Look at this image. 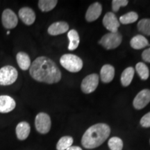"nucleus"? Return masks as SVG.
<instances>
[{"label":"nucleus","mask_w":150,"mask_h":150,"mask_svg":"<svg viewBox=\"0 0 150 150\" xmlns=\"http://www.w3.org/2000/svg\"><path fill=\"white\" fill-rule=\"evenodd\" d=\"M29 73L33 79L48 84L58 83L61 79V70L52 59L46 56L38 57L31 63Z\"/></svg>","instance_id":"1"},{"label":"nucleus","mask_w":150,"mask_h":150,"mask_svg":"<svg viewBox=\"0 0 150 150\" xmlns=\"http://www.w3.org/2000/svg\"><path fill=\"white\" fill-rule=\"evenodd\" d=\"M110 134V128L104 123H98L89 127L84 133L81 144L86 149H95L102 145Z\"/></svg>","instance_id":"2"},{"label":"nucleus","mask_w":150,"mask_h":150,"mask_svg":"<svg viewBox=\"0 0 150 150\" xmlns=\"http://www.w3.org/2000/svg\"><path fill=\"white\" fill-rule=\"evenodd\" d=\"M61 65L71 72H78L83 67V61L79 57L74 54H64L60 59Z\"/></svg>","instance_id":"3"},{"label":"nucleus","mask_w":150,"mask_h":150,"mask_svg":"<svg viewBox=\"0 0 150 150\" xmlns=\"http://www.w3.org/2000/svg\"><path fill=\"white\" fill-rule=\"evenodd\" d=\"M18 76V71L11 65H6L0 69V85L9 86L16 82Z\"/></svg>","instance_id":"4"},{"label":"nucleus","mask_w":150,"mask_h":150,"mask_svg":"<svg viewBox=\"0 0 150 150\" xmlns=\"http://www.w3.org/2000/svg\"><path fill=\"white\" fill-rule=\"evenodd\" d=\"M122 36L119 32L108 33L102 38L99 44L106 50H112L117 48L121 44Z\"/></svg>","instance_id":"5"},{"label":"nucleus","mask_w":150,"mask_h":150,"mask_svg":"<svg viewBox=\"0 0 150 150\" xmlns=\"http://www.w3.org/2000/svg\"><path fill=\"white\" fill-rule=\"evenodd\" d=\"M35 126L37 131L40 134H47L51 129V118L45 112H40L35 117Z\"/></svg>","instance_id":"6"},{"label":"nucleus","mask_w":150,"mask_h":150,"mask_svg":"<svg viewBox=\"0 0 150 150\" xmlns=\"http://www.w3.org/2000/svg\"><path fill=\"white\" fill-rule=\"evenodd\" d=\"M99 84V76L97 74L88 75L83 79L81 85V88L83 93L89 94L96 90Z\"/></svg>","instance_id":"7"},{"label":"nucleus","mask_w":150,"mask_h":150,"mask_svg":"<svg viewBox=\"0 0 150 150\" xmlns=\"http://www.w3.org/2000/svg\"><path fill=\"white\" fill-rule=\"evenodd\" d=\"M1 22L4 27L8 29H14L18 24V19L13 11L7 8L3 11L1 16Z\"/></svg>","instance_id":"8"},{"label":"nucleus","mask_w":150,"mask_h":150,"mask_svg":"<svg viewBox=\"0 0 150 150\" xmlns=\"http://www.w3.org/2000/svg\"><path fill=\"white\" fill-rule=\"evenodd\" d=\"M150 102V90L144 89L138 93L134 99L133 105L138 110L142 109Z\"/></svg>","instance_id":"9"},{"label":"nucleus","mask_w":150,"mask_h":150,"mask_svg":"<svg viewBox=\"0 0 150 150\" xmlns=\"http://www.w3.org/2000/svg\"><path fill=\"white\" fill-rule=\"evenodd\" d=\"M103 24L105 28L111 33L117 32L118 28L120 26L117 17L111 12H108L105 15L103 18Z\"/></svg>","instance_id":"10"},{"label":"nucleus","mask_w":150,"mask_h":150,"mask_svg":"<svg viewBox=\"0 0 150 150\" xmlns=\"http://www.w3.org/2000/svg\"><path fill=\"white\" fill-rule=\"evenodd\" d=\"M16 104L14 99L8 95L0 96V112L8 113L16 108Z\"/></svg>","instance_id":"11"},{"label":"nucleus","mask_w":150,"mask_h":150,"mask_svg":"<svg viewBox=\"0 0 150 150\" xmlns=\"http://www.w3.org/2000/svg\"><path fill=\"white\" fill-rule=\"evenodd\" d=\"M19 17L26 25H31L35 20V14L29 7H23L19 11Z\"/></svg>","instance_id":"12"},{"label":"nucleus","mask_w":150,"mask_h":150,"mask_svg":"<svg viewBox=\"0 0 150 150\" xmlns=\"http://www.w3.org/2000/svg\"><path fill=\"white\" fill-rule=\"evenodd\" d=\"M102 12V5L98 2L91 4L86 13V19L88 22H93L99 18Z\"/></svg>","instance_id":"13"},{"label":"nucleus","mask_w":150,"mask_h":150,"mask_svg":"<svg viewBox=\"0 0 150 150\" xmlns=\"http://www.w3.org/2000/svg\"><path fill=\"white\" fill-rule=\"evenodd\" d=\"M69 25L65 22H56L52 24L48 28V33L51 35H58L67 32Z\"/></svg>","instance_id":"14"},{"label":"nucleus","mask_w":150,"mask_h":150,"mask_svg":"<svg viewBox=\"0 0 150 150\" xmlns=\"http://www.w3.org/2000/svg\"><path fill=\"white\" fill-rule=\"evenodd\" d=\"M31 127L27 122H21L17 125L16 133L17 138L20 140H24L29 136Z\"/></svg>","instance_id":"15"},{"label":"nucleus","mask_w":150,"mask_h":150,"mask_svg":"<svg viewBox=\"0 0 150 150\" xmlns=\"http://www.w3.org/2000/svg\"><path fill=\"white\" fill-rule=\"evenodd\" d=\"M115 76V69L112 65L106 64L102 67L100 71L101 79L104 83H110Z\"/></svg>","instance_id":"16"},{"label":"nucleus","mask_w":150,"mask_h":150,"mask_svg":"<svg viewBox=\"0 0 150 150\" xmlns=\"http://www.w3.org/2000/svg\"><path fill=\"white\" fill-rule=\"evenodd\" d=\"M16 59L19 67L21 70H27L28 69H29L31 63L29 56L27 53L22 52H19L16 56Z\"/></svg>","instance_id":"17"},{"label":"nucleus","mask_w":150,"mask_h":150,"mask_svg":"<svg viewBox=\"0 0 150 150\" xmlns=\"http://www.w3.org/2000/svg\"><path fill=\"white\" fill-rule=\"evenodd\" d=\"M130 45L131 47L135 50H140L149 45L147 39L142 35H137L133 38L131 40Z\"/></svg>","instance_id":"18"},{"label":"nucleus","mask_w":150,"mask_h":150,"mask_svg":"<svg viewBox=\"0 0 150 150\" xmlns=\"http://www.w3.org/2000/svg\"><path fill=\"white\" fill-rule=\"evenodd\" d=\"M67 37H68L69 40H70V44L68 46V50L70 51L76 50L78 47L79 45L80 42V38L79 33L76 30L72 29L69 31L67 33Z\"/></svg>","instance_id":"19"},{"label":"nucleus","mask_w":150,"mask_h":150,"mask_svg":"<svg viewBox=\"0 0 150 150\" xmlns=\"http://www.w3.org/2000/svg\"><path fill=\"white\" fill-rule=\"evenodd\" d=\"M134 69L132 67H129L125 69L122 73L121 83L123 86L127 87L130 85L134 76Z\"/></svg>","instance_id":"20"},{"label":"nucleus","mask_w":150,"mask_h":150,"mask_svg":"<svg viewBox=\"0 0 150 150\" xmlns=\"http://www.w3.org/2000/svg\"><path fill=\"white\" fill-rule=\"evenodd\" d=\"M58 1L56 0H40L38 1V6L42 12H48L55 8Z\"/></svg>","instance_id":"21"},{"label":"nucleus","mask_w":150,"mask_h":150,"mask_svg":"<svg viewBox=\"0 0 150 150\" xmlns=\"http://www.w3.org/2000/svg\"><path fill=\"white\" fill-rule=\"evenodd\" d=\"M73 138L71 136H63L60 138L59 142L56 145V149L57 150H66L72 145Z\"/></svg>","instance_id":"22"},{"label":"nucleus","mask_w":150,"mask_h":150,"mask_svg":"<svg viewBox=\"0 0 150 150\" xmlns=\"http://www.w3.org/2000/svg\"><path fill=\"white\" fill-rule=\"evenodd\" d=\"M136 70L137 73L139 75V76L142 80H147L149 78V68H148V67L144 63L140 62V63H137L136 66Z\"/></svg>","instance_id":"23"},{"label":"nucleus","mask_w":150,"mask_h":150,"mask_svg":"<svg viewBox=\"0 0 150 150\" xmlns=\"http://www.w3.org/2000/svg\"><path fill=\"white\" fill-rule=\"evenodd\" d=\"M138 15L136 13V12L131 11V12L127 13L124 16H121L120 18V23H122L123 24H128L134 23L138 20Z\"/></svg>","instance_id":"24"},{"label":"nucleus","mask_w":150,"mask_h":150,"mask_svg":"<svg viewBox=\"0 0 150 150\" xmlns=\"http://www.w3.org/2000/svg\"><path fill=\"white\" fill-rule=\"evenodd\" d=\"M138 29L143 34L150 35V19L145 18L140 20L138 23Z\"/></svg>","instance_id":"25"},{"label":"nucleus","mask_w":150,"mask_h":150,"mask_svg":"<svg viewBox=\"0 0 150 150\" xmlns=\"http://www.w3.org/2000/svg\"><path fill=\"white\" fill-rule=\"evenodd\" d=\"M108 145L110 150H122L123 142L118 137H112L108 140Z\"/></svg>","instance_id":"26"},{"label":"nucleus","mask_w":150,"mask_h":150,"mask_svg":"<svg viewBox=\"0 0 150 150\" xmlns=\"http://www.w3.org/2000/svg\"><path fill=\"white\" fill-rule=\"evenodd\" d=\"M127 0H113L112 1V8L114 12H117L121 6H126L128 4Z\"/></svg>","instance_id":"27"},{"label":"nucleus","mask_w":150,"mask_h":150,"mask_svg":"<svg viewBox=\"0 0 150 150\" xmlns=\"http://www.w3.org/2000/svg\"><path fill=\"white\" fill-rule=\"evenodd\" d=\"M140 123L142 127L145 128L150 127V112H147L141 118Z\"/></svg>","instance_id":"28"},{"label":"nucleus","mask_w":150,"mask_h":150,"mask_svg":"<svg viewBox=\"0 0 150 150\" xmlns=\"http://www.w3.org/2000/svg\"><path fill=\"white\" fill-rule=\"evenodd\" d=\"M142 58L145 62L150 63V47L145 50V51L142 52Z\"/></svg>","instance_id":"29"},{"label":"nucleus","mask_w":150,"mask_h":150,"mask_svg":"<svg viewBox=\"0 0 150 150\" xmlns=\"http://www.w3.org/2000/svg\"><path fill=\"white\" fill-rule=\"evenodd\" d=\"M66 150H83L81 148L77 146H71L69 148H67Z\"/></svg>","instance_id":"30"},{"label":"nucleus","mask_w":150,"mask_h":150,"mask_svg":"<svg viewBox=\"0 0 150 150\" xmlns=\"http://www.w3.org/2000/svg\"><path fill=\"white\" fill-rule=\"evenodd\" d=\"M9 33H10V31H7V34H9Z\"/></svg>","instance_id":"31"},{"label":"nucleus","mask_w":150,"mask_h":150,"mask_svg":"<svg viewBox=\"0 0 150 150\" xmlns=\"http://www.w3.org/2000/svg\"><path fill=\"white\" fill-rule=\"evenodd\" d=\"M149 143H150V140H149Z\"/></svg>","instance_id":"32"}]
</instances>
